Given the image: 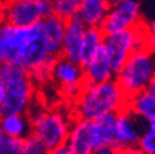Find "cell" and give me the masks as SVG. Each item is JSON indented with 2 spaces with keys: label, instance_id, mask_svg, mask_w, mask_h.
<instances>
[{
  "label": "cell",
  "instance_id": "6da1fadb",
  "mask_svg": "<svg viewBox=\"0 0 155 154\" xmlns=\"http://www.w3.org/2000/svg\"><path fill=\"white\" fill-rule=\"evenodd\" d=\"M48 54L37 22L27 27H18L5 22L0 26V64L17 63L27 70L46 61Z\"/></svg>",
  "mask_w": 155,
  "mask_h": 154
},
{
  "label": "cell",
  "instance_id": "7a4b0ae2",
  "mask_svg": "<svg viewBox=\"0 0 155 154\" xmlns=\"http://www.w3.org/2000/svg\"><path fill=\"white\" fill-rule=\"evenodd\" d=\"M127 100L114 79L97 84L84 82L80 91L71 101V116L73 119L94 121L104 115L127 109Z\"/></svg>",
  "mask_w": 155,
  "mask_h": 154
},
{
  "label": "cell",
  "instance_id": "3957f363",
  "mask_svg": "<svg viewBox=\"0 0 155 154\" xmlns=\"http://www.w3.org/2000/svg\"><path fill=\"white\" fill-rule=\"evenodd\" d=\"M0 80L6 86L2 115L27 113L36 100L37 88L30 79L28 70L17 63L0 64Z\"/></svg>",
  "mask_w": 155,
  "mask_h": 154
},
{
  "label": "cell",
  "instance_id": "277c9868",
  "mask_svg": "<svg viewBox=\"0 0 155 154\" xmlns=\"http://www.w3.org/2000/svg\"><path fill=\"white\" fill-rule=\"evenodd\" d=\"M32 134L40 139L45 147L51 150L65 144L73 123V116L57 109L32 107L27 112Z\"/></svg>",
  "mask_w": 155,
  "mask_h": 154
},
{
  "label": "cell",
  "instance_id": "5b68a950",
  "mask_svg": "<svg viewBox=\"0 0 155 154\" xmlns=\"http://www.w3.org/2000/svg\"><path fill=\"white\" fill-rule=\"evenodd\" d=\"M154 75V53L145 48L133 52L126 63L114 73L113 79L128 99L145 90Z\"/></svg>",
  "mask_w": 155,
  "mask_h": 154
},
{
  "label": "cell",
  "instance_id": "8992f818",
  "mask_svg": "<svg viewBox=\"0 0 155 154\" xmlns=\"http://www.w3.org/2000/svg\"><path fill=\"white\" fill-rule=\"evenodd\" d=\"M148 31L143 20L137 26L104 35L102 47L112 70L116 73L133 52L147 48Z\"/></svg>",
  "mask_w": 155,
  "mask_h": 154
},
{
  "label": "cell",
  "instance_id": "52a82bcc",
  "mask_svg": "<svg viewBox=\"0 0 155 154\" xmlns=\"http://www.w3.org/2000/svg\"><path fill=\"white\" fill-rule=\"evenodd\" d=\"M51 0H8L5 2L6 22L27 27L52 15Z\"/></svg>",
  "mask_w": 155,
  "mask_h": 154
},
{
  "label": "cell",
  "instance_id": "ba28073f",
  "mask_svg": "<svg viewBox=\"0 0 155 154\" xmlns=\"http://www.w3.org/2000/svg\"><path fill=\"white\" fill-rule=\"evenodd\" d=\"M83 68L64 57H58L54 61L52 83L55 84L59 92L65 99L73 101L84 84Z\"/></svg>",
  "mask_w": 155,
  "mask_h": 154
},
{
  "label": "cell",
  "instance_id": "9c48e42d",
  "mask_svg": "<svg viewBox=\"0 0 155 154\" xmlns=\"http://www.w3.org/2000/svg\"><path fill=\"white\" fill-rule=\"evenodd\" d=\"M144 20L140 12V4L137 0H123L110 8L100 28L104 35L137 26Z\"/></svg>",
  "mask_w": 155,
  "mask_h": 154
},
{
  "label": "cell",
  "instance_id": "30bf717a",
  "mask_svg": "<svg viewBox=\"0 0 155 154\" xmlns=\"http://www.w3.org/2000/svg\"><path fill=\"white\" fill-rule=\"evenodd\" d=\"M137 116L124 109L116 112L114 117V131H113V144L114 149H122L130 146H137L142 131L139 129Z\"/></svg>",
  "mask_w": 155,
  "mask_h": 154
},
{
  "label": "cell",
  "instance_id": "8fae6325",
  "mask_svg": "<svg viewBox=\"0 0 155 154\" xmlns=\"http://www.w3.org/2000/svg\"><path fill=\"white\" fill-rule=\"evenodd\" d=\"M85 28H86L85 24L80 20L78 15L67 21L65 31L63 36L61 57H64V58L79 64L80 48L83 43Z\"/></svg>",
  "mask_w": 155,
  "mask_h": 154
},
{
  "label": "cell",
  "instance_id": "7c38bea8",
  "mask_svg": "<svg viewBox=\"0 0 155 154\" xmlns=\"http://www.w3.org/2000/svg\"><path fill=\"white\" fill-rule=\"evenodd\" d=\"M40 25H41L42 40L48 54L52 57H55V58L59 57L62 51L63 36H64L67 21L52 14L45 17L43 20H41Z\"/></svg>",
  "mask_w": 155,
  "mask_h": 154
},
{
  "label": "cell",
  "instance_id": "4fadbf2b",
  "mask_svg": "<svg viewBox=\"0 0 155 154\" xmlns=\"http://www.w3.org/2000/svg\"><path fill=\"white\" fill-rule=\"evenodd\" d=\"M90 121L74 119L65 146L69 154H92L94 149L90 141Z\"/></svg>",
  "mask_w": 155,
  "mask_h": 154
},
{
  "label": "cell",
  "instance_id": "5bb4252c",
  "mask_svg": "<svg viewBox=\"0 0 155 154\" xmlns=\"http://www.w3.org/2000/svg\"><path fill=\"white\" fill-rule=\"evenodd\" d=\"M83 72L84 80L86 83H105L114 78V72L110 65L102 45L95 53V55L87 62V64L83 67Z\"/></svg>",
  "mask_w": 155,
  "mask_h": 154
},
{
  "label": "cell",
  "instance_id": "9a60e30c",
  "mask_svg": "<svg viewBox=\"0 0 155 154\" xmlns=\"http://www.w3.org/2000/svg\"><path fill=\"white\" fill-rule=\"evenodd\" d=\"M114 117H116V113H107L94 121H90L89 133H90V141H91L94 152L105 147H112Z\"/></svg>",
  "mask_w": 155,
  "mask_h": 154
},
{
  "label": "cell",
  "instance_id": "2e32d148",
  "mask_svg": "<svg viewBox=\"0 0 155 154\" xmlns=\"http://www.w3.org/2000/svg\"><path fill=\"white\" fill-rule=\"evenodd\" d=\"M110 8L106 0H81L78 16L86 27H100Z\"/></svg>",
  "mask_w": 155,
  "mask_h": 154
},
{
  "label": "cell",
  "instance_id": "e0dca14e",
  "mask_svg": "<svg viewBox=\"0 0 155 154\" xmlns=\"http://www.w3.org/2000/svg\"><path fill=\"white\" fill-rule=\"evenodd\" d=\"M127 110L145 122L155 121V96L147 89L127 100Z\"/></svg>",
  "mask_w": 155,
  "mask_h": 154
},
{
  "label": "cell",
  "instance_id": "ac0fdd59",
  "mask_svg": "<svg viewBox=\"0 0 155 154\" xmlns=\"http://www.w3.org/2000/svg\"><path fill=\"white\" fill-rule=\"evenodd\" d=\"M0 128L6 137L12 138H26L32 133L31 123L27 113H9L2 115L0 117Z\"/></svg>",
  "mask_w": 155,
  "mask_h": 154
},
{
  "label": "cell",
  "instance_id": "d6986e66",
  "mask_svg": "<svg viewBox=\"0 0 155 154\" xmlns=\"http://www.w3.org/2000/svg\"><path fill=\"white\" fill-rule=\"evenodd\" d=\"M104 41V32L100 27H86L83 37V43L80 48L79 65L83 68L95 55L97 49L101 47Z\"/></svg>",
  "mask_w": 155,
  "mask_h": 154
},
{
  "label": "cell",
  "instance_id": "ffe728a7",
  "mask_svg": "<svg viewBox=\"0 0 155 154\" xmlns=\"http://www.w3.org/2000/svg\"><path fill=\"white\" fill-rule=\"evenodd\" d=\"M58 58V57H57ZM55 57H48L46 61H43L41 64L36 65L35 68L28 70L30 79L33 83L36 88L46 86L49 83H52V75H53V65Z\"/></svg>",
  "mask_w": 155,
  "mask_h": 154
},
{
  "label": "cell",
  "instance_id": "44dd1931",
  "mask_svg": "<svg viewBox=\"0 0 155 154\" xmlns=\"http://www.w3.org/2000/svg\"><path fill=\"white\" fill-rule=\"evenodd\" d=\"M51 3L53 14L68 21L78 15L81 0H51Z\"/></svg>",
  "mask_w": 155,
  "mask_h": 154
},
{
  "label": "cell",
  "instance_id": "7402d4cb",
  "mask_svg": "<svg viewBox=\"0 0 155 154\" xmlns=\"http://www.w3.org/2000/svg\"><path fill=\"white\" fill-rule=\"evenodd\" d=\"M137 146L144 154H155V121L148 122L147 128L142 132Z\"/></svg>",
  "mask_w": 155,
  "mask_h": 154
},
{
  "label": "cell",
  "instance_id": "603a6c76",
  "mask_svg": "<svg viewBox=\"0 0 155 154\" xmlns=\"http://www.w3.org/2000/svg\"><path fill=\"white\" fill-rule=\"evenodd\" d=\"M25 138L4 137L0 143V154H24Z\"/></svg>",
  "mask_w": 155,
  "mask_h": 154
},
{
  "label": "cell",
  "instance_id": "cb8c5ba5",
  "mask_svg": "<svg viewBox=\"0 0 155 154\" xmlns=\"http://www.w3.org/2000/svg\"><path fill=\"white\" fill-rule=\"evenodd\" d=\"M47 153H48V149L35 134L31 133L25 138L24 154H47Z\"/></svg>",
  "mask_w": 155,
  "mask_h": 154
},
{
  "label": "cell",
  "instance_id": "d4e9b609",
  "mask_svg": "<svg viewBox=\"0 0 155 154\" xmlns=\"http://www.w3.org/2000/svg\"><path fill=\"white\" fill-rule=\"evenodd\" d=\"M118 154H144L138 146H130L118 150Z\"/></svg>",
  "mask_w": 155,
  "mask_h": 154
},
{
  "label": "cell",
  "instance_id": "484cf974",
  "mask_svg": "<svg viewBox=\"0 0 155 154\" xmlns=\"http://www.w3.org/2000/svg\"><path fill=\"white\" fill-rule=\"evenodd\" d=\"M147 49L155 53V33H148L147 37Z\"/></svg>",
  "mask_w": 155,
  "mask_h": 154
},
{
  "label": "cell",
  "instance_id": "4316f807",
  "mask_svg": "<svg viewBox=\"0 0 155 154\" xmlns=\"http://www.w3.org/2000/svg\"><path fill=\"white\" fill-rule=\"evenodd\" d=\"M92 154H118V150L114 149L113 147H105V148L95 150Z\"/></svg>",
  "mask_w": 155,
  "mask_h": 154
},
{
  "label": "cell",
  "instance_id": "83f0119b",
  "mask_svg": "<svg viewBox=\"0 0 155 154\" xmlns=\"http://www.w3.org/2000/svg\"><path fill=\"white\" fill-rule=\"evenodd\" d=\"M47 154H69L68 153V148L65 144H62L59 147H57V148H53L51 150H48Z\"/></svg>",
  "mask_w": 155,
  "mask_h": 154
},
{
  "label": "cell",
  "instance_id": "f1b7e54d",
  "mask_svg": "<svg viewBox=\"0 0 155 154\" xmlns=\"http://www.w3.org/2000/svg\"><path fill=\"white\" fill-rule=\"evenodd\" d=\"M6 22V15H5V3L0 0V26Z\"/></svg>",
  "mask_w": 155,
  "mask_h": 154
},
{
  "label": "cell",
  "instance_id": "f546056e",
  "mask_svg": "<svg viewBox=\"0 0 155 154\" xmlns=\"http://www.w3.org/2000/svg\"><path fill=\"white\" fill-rule=\"evenodd\" d=\"M5 92H6V86L2 80H0V105H2V102L4 101Z\"/></svg>",
  "mask_w": 155,
  "mask_h": 154
},
{
  "label": "cell",
  "instance_id": "4dcf8cb0",
  "mask_svg": "<svg viewBox=\"0 0 155 154\" xmlns=\"http://www.w3.org/2000/svg\"><path fill=\"white\" fill-rule=\"evenodd\" d=\"M145 26H147L148 33H155V20H153L150 22H145Z\"/></svg>",
  "mask_w": 155,
  "mask_h": 154
},
{
  "label": "cell",
  "instance_id": "1f68e13d",
  "mask_svg": "<svg viewBox=\"0 0 155 154\" xmlns=\"http://www.w3.org/2000/svg\"><path fill=\"white\" fill-rule=\"evenodd\" d=\"M147 90H148L149 92H151V94L155 96V75H154V78L150 80V83H149V85H148Z\"/></svg>",
  "mask_w": 155,
  "mask_h": 154
},
{
  "label": "cell",
  "instance_id": "d6a6232c",
  "mask_svg": "<svg viewBox=\"0 0 155 154\" xmlns=\"http://www.w3.org/2000/svg\"><path fill=\"white\" fill-rule=\"evenodd\" d=\"M106 2L110 4V6H113V5H116V4H120V3H122L123 0H106Z\"/></svg>",
  "mask_w": 155,
  "mask_h": 154
},
{
  "label": "cell",
  "instance_id": "836d02e7",
  "mask_svg": "<svg viewBox=\"0 0 155 154\" xmlns=\"http://www.w3.org/2000/svg\"><path fill=\"white\" fill-rule=\"evenodd\" d=\"M4 137H5V134H4V132H3V129L0 128V143L3 142V139H4Z\"/></svg>",
  "mask_w": 155,
  "mask_h": 154
},
{
  "label": "cell",
  "instance_id": "e575fe53",
  "mask_svg": "<svg viewBox=\"0 0 155 154\" xmlns=\"http://www.w3.org/2000/svg\"><path fill=\"white\" fill-rule=\"evenodd\" d=\"M154 74H155V53H154Z\"/></svg>",
  "mask_w": 155,
  "mask_h": 154
},
{
  "label": "cell",
  "instance_id": "d590c367",
  "mask_svg": "<svg viewBox=\"0 0 155 154\" xmlns=\"http://www.w3.org/2000/svg\"><path fill=\"white\" fill-rule=\"evenodd\" d=\"M2 2H4V3H5V2H8V0H2Z\"/></svg>",
  "mask_w": 155,
  "mask_h": 154
},
{
  "label": "cell",
  "instance_id": "8d00e7d4",
  "mask_svg": "<svg viewBox=\"0 0 155 154\" xmlns=\"http://www.w3.org/2000/svg\"><path fill=\"white\" fill-rule=\"evenodd\" d=\"M0 117H2V111H0Z\"/></svg>",
  "mask_w": 155,
  "mask_h": 154
}]
</instances>
